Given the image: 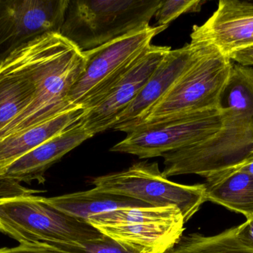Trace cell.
Segmentation results:
<instances>
[{"instance_id":"cell-1","label":"cell","mask_w":253,"mask_h":253,"mask_svg":"<svg viewBox=\"0 0 253 253\" xmlns=\"http://www.w3.org/2000/svg\"><path fill=\"white\" fill-rule=\"evenodd\" d=\"M84 62V53L59 33L37 37L0 59V74L22 77L34 91L30 105L0 132V140L77 108L69 95Z\"/></svg>"},{"instance_id":"cell-2","label":"cell","mask_w":253,"mask_h":253,"mask_svg":"<svg viewBox=\"0 0 253 253\" xmlns=\"http://www.w3.org/2000/svg\"><path fill=\"white\" fill-rule=\"evenodd\" d=\"M162 0H69L60 34L90 51L150 25Z\"/></svg>"},{"instance_id":"cell-3","label":"cell","mask_w":253,"mask_h":253,"mask_svg":"<svg viewBox=\"0 0 253 253\" xmlns=\"http://www.w3.org/2000/svg\"><path fill=\"white\" fill-rule=\"evenodd\" d=\"M191 42L195 51L190 63L134 129L177 114L219 108L221 93L233 66L231 59L212 45Z\"/></svg>"},{"instance_id":"cell-4","label":"cell","mask_w":253,"mask_h":253,"mask_svg":"<svg viewBox=\"0 0 253 253\" xmlns=\"http://www.w3.org/2000/svg\"><path fill=\"white\" fill-rule=\"evenodd\" d=\"M0 232L24 242L83 243L103 238L87 221L64 213L33 194L0 198Z\"/></svg>"},{"instance_id":"cell-5","label":"cell","mask_w":253,"mask_h":253,"mask_svg":"<svg viewBox=\"0 0 253 253\" xmlns=\"http://www.w3.org/2000/svg\"><path fill=\"white\" fill-rule=\"evenodd\" d=\"M233 110L224 127L212 138L162 156L164 175L168 178L183 175L207 178L253 157V120Z\"/></svg>"},{"instance_id":"cell-6","label":"cell","mask_w":253,"mask_h":253,"mask_svg":"<svg viewBox=\"0 0 253 253\" xmlns=\"http://www.w3.org/2000/svg\"><path fill=\"white\" fill-rule=\"evenodd\" d=\"M232 108H215L177 114L141 125L111 149L141 159L162 157L218 134L230 117Z\"/></svg>"},{"instance_id":"cell-7","label":"cell","mask_w":253,"mask_h":253,"mask_svg":"<svg viewBox=\"0 0 253 253\" xmlns=\"http://www.w3.org/2000/svg\"><path fill=\"white\" fill-rule=\"evenodd\" d=\"M167 27L148 26L90 51L83 52L84 69L71 89V105L83 111L93 108L127 72L135 59Z\"/></svg>"},{"instance_id":"cell-8","label":"cell","mask_w":253,"mask_h":253,"mask_svg":"<svg viewBox=\"0 0 253 253\" xmlns=\"http://www.w3.org/2000/svg\"><path fill=\"white\" fill-rule=\"evenodd\" d=\"M93 188L143 202L149 206H177L190 221L208 202L205 184L184 185L169 181L156 162H138L121 171L91 180Z\"/></svg>"},{"instance_id":"cell-9","label":"cell","mask_w":253,"mask_h":253,"mask_svg":"<svg viewBox=\"0 0 253 253\" xmlns=\"http://www.w3.org/2000/svg\"><path fill=\"white\" fill-rule=\"evenodd\" d=\"M87 222L104 236L143 253L168 252L182 237L186 224L175 206L118 209Z\"/></svg>"},{"instance_id":"cell-10","label":"cell","mask_w":253,"mask_h":253,"mask_svg":"<svg viewBox=\"0 0 253 253\" xmlns=\"http://www.w3.org/2000/svg\"><path fill=\"white\" fill-rule=\"evenodd\" d=\"M69 0H0V59L49 33H59Z\"/></svg>"},{"instance_id":"cell-11","label":"cell","mask_w":253,"mask_h":253,"mask_svg":"<svg viewBox=\"0 0 253 253\" xmlns=\"http://www.w3.org/2000/svg\"><path fill=\"white\" fill-rule=\"evenodd\" d=\"M170 50L168 46L150 45L93 108L83 111L79 123L93 137L112 129Z\"/></svg>"},{"instance_id":"cell-12","label":"cell","mask_w":253,"mask_h":253,"mask_svg":"<svg viewBox=\"0 0 253 253\" xmlns=\"http://www.w3.org/2000/svg\"><path fill=\"white\" fill-rule=\"evenodd\" d=\"M191 40L215 46L223 53L253 45V2L221 0L202 25H195Z\"/></svg>"},{"instance_id":"cell-13","label":"cell","mask_w":253,"mask_h":253,"mask_svg":"<svg viewBox=\"0 0 253 253\" xmlns=\"http://www.w3.org/2000/svg\"><path fill=\"white\" fill-rule=\"evenodd\" d=\"M195 51L193 42L170 50L153 71L132 103L120 116L112 129L127 134L164 96L190 63Z\"/></svg>"},{"instance_id":"cell-14","label":"cell","mask_w":253,"mask_h":253,"mask_svg":"<svg viewBox=\"0 0 253 253\" xmlns=\"http://www.w3.org/2000/svg\"><path fill=\"white\" fill-rule=\"evenodd\" d=\"M81 125L75 124L15 160L0 174V179L19 184H44L47 169L71 150L92 138Z\"/></svg>"},{"instance_id":"cell-15","label":"cell","mask_w":253,"mask_h":253,"mask_svg":"<svg viewBox=\"0 0 253 253\" xmlns=\"http://www.w3.org/2000/svg\"><path fill=\"white\" fill-rule=\"evenodd\" d=\"M208 202L242 214L253 216V175L238 166L221 171L206 178Z\"/></svg>"},{"instance_id":"cell-16","label":"cell","mask_w":253,"mask_h":253,"mask_svg":"<svg viewBox=\"0 0 253 253\" xmlns=\"http://www.w3.org/2000/svg\"><path fill=\"white\" fill-rule=\"evenodd\" d=\"M44 199L55 209L87 222L89 218L106 212L149 206L135 199L99 191L95 188Z\"/></svg>"},{"instance_id":"cell-17","label":"cell","mask_w":253,"mask_h":253,"mask_svg":"<svg viewBox=\"0 0 253 253\" xmlns=\"http://www.w3.org/2000/svg\"><path fill=\"white\" fill-rule=\"evenodd\" d=\"M83 113V109L77 107L43 124L0 140V174L19 157L75 124Z\"/></svg>"},{"instance_id":"cell-18","label":"cell","mask_w":253,"mask_h":253,"mask_svg":"<svg viewBox=\"0 0 253 253\" xmlns=\"http://www.w3.org/2000/svg\"><path fill=\"white\" fill-rule=\"evenodd\" d=\"M166 253H253L236 236V227L215 235H183L179 242Z\"/></svg>"},{"instance_id":"cell-19","label":"cell","mask_w":253,"mask_h":253,"mask_svg":"<svg viewBox=\"0 0 253 253\" xmlns=\"http://www.w3.org/2000/svg\"><path fill=\"white\" fill-rule=\"evenodd\" d=\"M34 94L25 79L0 74V132L30 105Z\"/></svg>"},{"instance_id":"cell-20","label":"cell","mask_w":253,"mask_h":253,"mask_svg":"<svg viewBox=\"0 0 253 253\" xmlns=\"http://www.w3.org/2000/svg\"><path fill=\"white\" fill-rule=\"evenodd\" d=\"M219 107L233 108L253 120V69L233 65L230 78L221 93Z\"/></svg>"},{"instance_id":"cell-21","label":"cell","mask_w":253,"mask_h":253,"mask_svg":"<svg viewBox=\"0 0 253 253\" xmlns=\"http://www.w3.org/2000/svg\"><path fill=\"white\" fill-rule=\"evenodd\" d=\"M68 253H143L108 236L83 243L52 244Z\"/></svg>"},{"instance_id":"cell-22","label":"cell","mask_w":253,"mask_h":253,"mask_svg":"<svg viewBox=\"0 0 253 253\" xmlns=\"http://www.w3.org/2000/svg\"><path fill=\"white\" fill-rule=\"evenodd\" d=\"M205 1L202 0H168L163 1L155 13L157 26L167 27L178 16L186 13L198 12Z\"/></svg>"},{"instance_id":"cell-23","label":"cell","mask_w":253,"mask_h":253,"mask_svg":"<svg viewBox=\"0 0 253 253\" xmlns=\"http://www.w3.org/2000/svg\"><path fill=\"white\" fill-rule=\"evenodd\" d=\"M0 253H68L56 245L43 242H24L14 248H0Z\"/></svg>"},{"instance_id":"cell-24","label":"cell","mask_w":253,"mask_h":253,"mask_svg":"<svg viewBox=\"0 0 253 253\" xmlns=\"http://www.w3.org/2000/svg\"><path fill=\"white\" fill-rule=\"evenodd\" d=\"M236 236L244 246L253 251V216L236 227Z\"/></svg>"},{"instance_id":"cell-25","label":"cell","mask_w":253,"mask_h":253,"mask_svg":"<svg viewBox=\"0 0 253 253\" xmlns=\"http://www.w3.org/2000/svg\"><path fill=\"white\" fill-rule=\"evenodd\" d=\"M228 56L231 60L236 61L242 66L253 65V45L234 51L229 53Z\"/></svg>"},{"instance_id":"cell-26","label":"cell","mask_w":253,"mask_h":253,"mask_svg":"<svg viewBox=\"0 0 253 253\" xmlns=\"http://www.w3.org/2000/svg\"><path fill=\"white\" fill-rule=\"evenodd\" d=\"M238 167L242 169V170L248 172V173L253 175V157L247 160L245 163H242L240 166H238Z\"/></svg>"}]
</instances>
